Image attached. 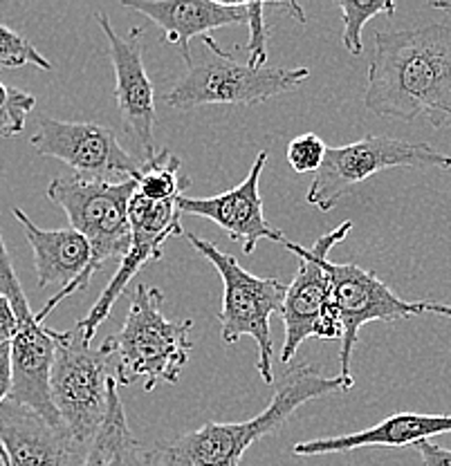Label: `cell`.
<instances>
[{
	"mask_svg": "<svg viewBox=\"0 0 451 466\" xmlns=\"http://www.w3.org/2000/svg\"><path fill=\"white\" fill-rule=\"evenodd\" d=\"M364 106L391 119L425 115L434 128L451 126V27L377 32Z\"/></svg>",
	"mask_w": 451,
	"mask_h": 466,
	"instance_id": "cell-1",
	"label": "cell"
},
{
	"mask_svg": "<svg viewBox=\"0 0 451 466\" xmlns=\"http://www.w3.org/2000/svg\"><path fill=\"white\" fill-rule=\"evenodd\" d=\"M355 386L353 377H326L310 363L292 366L281 377L270 406L247 421L200 426L171 441L153 446L142 453L144 466H241L251 444L279 431L294 410L319 397L346 392Z\"/></svg>",
	"mask_w": 451,
	"mask_h": 466,
	"instance_id": "cell-2",
	"label": "cell"
},
{
	"mask_svg": "<svg viewBox=\"0 0 451 466\" xmlns=\"http://www.w3.org/2000/svg\"><path fill=\"white\" fill-rule=\"evenodd\" d=\"M164 294L150 285L130 291V308L118 334L106 337L118 386L142 381L153 392L159 383H178L193 343L191 319L171 320L162 314Z\"/></svg>",
	"mask_w": 451,
	"mask_h": 466,
	"instance_id": "cell-3",
	"label": "cell"
},
{
	"mask_svg": "<svg viewBox=\"0 0 451 466\" xmlns=\"http://www.w3.org/2000/svg\"><path fill=\"white\" fill-rule=\"evenodd\" d=\"M210 56L187 63V72L164 95L171 108L191 110L200 106H259L263 101L292 92L310 76L308 67H250L222 50L210 34L202 36Z\"/></svg>",
	"mask_w": 451,
	"mask_h": 466,
	"instance_id": "cell-4",
	"label": "cell"
},
{
	"mask_svg": "<svg viewBox=\"0 0 451 466\" xmlns=\"http://www.w3.org/2000/svg\"><path fill=\"white\" fill-rule=\"evenodd\" d=\"M55 341V363L50 372L52 404L70 435L88 449L106 415L108 381L113 361L106 343L92 348L77 323L67 332L50 329Z\"/></svg>",
	"mask_w": 451,
	"mask_h": 466,
	"instance_id": "cell-5",
	"label": "cell"
},
{
	"mask_svg": "<svg viewBox=\"0 0 451 466\" xmlns=\"http://www.w3.org/2000/svg\"><path fill=\"white\" fill-rule=\"evenodd\" d=\"M189 242L216 267L222 279L220 339L231 346L242 337H251L259 346V375L263 383H274V343L270 319L281 314L288 285L279 279H261L247 271L234 256L225 254L205 238L184 233Z\"/></svg>",
	"mask_w": 451,
	"mask_h": 466,
	"instance_id": "cell-6",
	"label": "cell"
},
{
	"mask_svg": "<svg viewBox=\"0 0 451 466\" xmlns=\"http://www.w3.org/2000/svg\"><path fill=\"white\" fill-rule=\"evenodd\" d=\"M353 231V222L346 220L326 236L317 238L314 245L303 247L283 240V245L299 258V269L288 285L281 317H283L285 341L281 348V361L290 363L299 348L308 339L342 341L343 325L333 300V283L326 271L328 254L334 245Z\"/></svg>",
	"mask_w": 451,
	"mask_h": 466,
	"instance_id": "cell-7",
	"label": "cell"
},
{
	"mask_svg": "<svg viewBox=\"0 0 451 466\" xmlns=\"http://www.w3.org/2000/svg\"><path fill=\"white\" fill-rule=\"evenodd\" d=\"M90 245V271L104 262L121 260L130 247L128 207L135 196V177L124 182H99L84 177H56L46 191Z\"/></svg>",
	"mask_w": 451,
	"mask_h": 466,
	"instance_id": "cell-8",
	"label": "cell"
},
{
	"mask_svg": "<svg viewBox=\"0 0 451 466\" xmlns=\"http://www.w3.org/2000/svg\"><path fill=\"white\" fill-rule=\"evenodd\" d=\"M389 168H451V157L431 144L384 135H373L348 146H328L305 200L319 211H331L353 187Z\"/></svg>",
	"mask_w": 451,
	"mask_h": 466,
	"instance_id": "cell-9",
	"label": "cell"
},
{
	"mask_svg": "<svg viewBox=\"0 0 451 466\" xmlns=\"http://www.w3.org/2000/svg\"><path fill=\"white\" fill-rule=\"evenodd\" d=\"M0 294L9 300L16 317V334L12 339V392L9 401L26 406L46 417L50 424L63 426L59 412L52 404L50 372L55 363V341L50 328L36 320L21 280L14 271L0 233Z\"/></svg>",
	"mask_w": 451,
	"mask_h": 466,
	"instance_id": "cell-10",
	"label": "cell"
},
{
	"mask_svg": "<svg viewBox=\"0 0 451 466\" xmlns=\"http://www.w3.org/2000/svg\"><path fill=\"white\" fill-rule=\"evenodd\" d=\"M30 144L38 155L59 159L75 168L77 177L84 179L124 182L135 177L142 168L138 155H130L113 130L92 121H61L41 116Z\"/></svg>",
	"mask_w": 451,
	"mask_h": 466,
	"instance_id": "cell-11",
	"label": "cell"
},
{
	"mask_svg": "<svg viewBox=\"0 0 451 466\" xmlns=\"http://www.w3.org/2000/svg\"><path fill=\"white\" fill-rule=\"evenodd\" d=\"M326 271L333 283V300L343 325L342 350H339V366L343 377L351 375L353 352H355L360 329L373 320L393 323V320L418 317L422 303L402 300L384 280L377 279L375 271L362 269L351 262L326 260Z\"/></svg>",
	"mask_w": 451,
	"mask_h": 466,
	"instance_id": "cell-12",
	"label": "cell"
},
{
	"mask_svg": "<svg viewBox=\"0 0 451 466\" xmlns=\"http://www.w3.org/2000/svg\"><path fill=\"white\" fill-rule=\"evenodd\" d=\"M97 25L108 41V55L115 70V96L118 115L126 135L138 146L139 162L158 155L155 148V90L150 84L142 56V27H130L119 34L106 14H97Z\"/></svg>",
	"mask_w": 451,
	"mask_h": 466,
	"instance_id": "cell-13",
	"label": "cell"
},
{
	"mask_svg": "<svg viewBox=\"0 0 451 466\" xmlns=\"http://www.w3.org/2000/svg\"><path fill=\"white\" fill-rule=\"evenodd\" d=\"M182 213L178 211V200H167V202H149L142 200L139 196H133L128 207V220H130V247L126 251L124 258L119 260V269L115 271L113 279L108 280L106 289L101 291V296L97 299V303L92 305L88 317L77 320L84 329L86 339L92 341L95 332L99 329V325L108 319V314L113 312L115 303L124 289L128 288V283L133 280V276H138V271L142 269L149 262L162 258V247L169 238L184 236Z\"/></svg>",
	"mask_w": 451,
	"mask_h": 466,
	"instance_id": "cell-14",
	"label": "cell"
},
{
	"mask_svg": "<svg viewBox=\"0 0 451 466\" xmlns=\"http://www.w3.org/2000/svg\"><path fill=\"white\" fill-rule=\"evenodd\" d=\"M268 164V150H261L251 164L250 173L239 187L213 198H178V211L207 218L216 222L231 240L241 242L245 254H254L261 240L283 242V233L272 227L263 216L261 198V175Z\"/></svg>",
	"mask_w": 451,
	"mask_h": 466,
	"instance_id": "cell-15",
	"label": "cell"
},
{
	"mask_svg": "<svg viewBox=\"0 0 451 466\" xmlns=\"http://www.w3.org/2000/svg\"><path fill=\"white\" fill-rule=\"evenodd\" d=\"M14 216L21 222L27 242L34 251V269H36L38 288L61 285V289L36 312V320L43 325L47 314L66 300L67 296L88 289L92 280L90 271V245L75 229H41L30 220L23 208H14Z\"/></svg>",
	"mask_w": 451,
	"mask_h": 466,
	"instance_id": "cell-16",
	"label": "cell"
},
{
	"mask_svg": "<svg viewBox=\"0 0 451 466\" xmlns=\"http://www.w3.org/2000/svg\"><path fill=\"white\" fill-rule=\"evenodd\" d=\"M0 444L12 466H79L86 455L66 426L9 400L0 406Z\"/></svg>",
	"mask_w": 451,
	"mask_h": 466,
	"instance_id": "cell-17",
	"label": "cell"
},
{
	"mask_svg": "<svg viewBox=\"0 0 451 466\" xmlns=\"http://www.w3.org/2000/svg\"><path fill=\"white\" fill-rule=\"evenodd\" d=\"M124 7L144 14L162 27L169 43L182 47L184 61H191L189 43L196 36H207L218 27L247 25L250 3H213V0H124Z\"/></svg>",
	"mask_w": 451,
	"mask_h": 466,
	"instance_id": "cell-18",
	"label": "cell"
},
{
	"mask_svg": "<svg viewBox=\"0 0 451 466\" xmlns=\"http://www.w3.org/2000/svg\"><path fill=\"white\" fill-rule=\"evenodd\" d=\"M445 433H451V415L395 412V415H389L380 424L371 426L366 431H357V433L351 435L299 441V444H294L292 453L301 455V458H313V455L348 453V451L368 449V446L405 449V446H415L418 441L431 440V437Z\"/></svg>",
	"mask_w": 451,
	"mask_h": 466,
	"instance_id": "cell-19",
	"label": "cell"
},
{
	"mask_svg": "<svg viewBox=\"0 0 451 466\" xmlns=\"http://www.w3.org/2000/svg\"><path fill=\"white\" fill-rule=\"evenodd\" d=\"M118 388L115 377H110L104 421L92 437L79 466H144L142 451L128 429Z\"/></svg>",
	"mask_w": 451,
	"mask_h": 466,
	"instance_id": "cell-20",
	"label": "cell"
},
{
	"mask_svg": "<svg viewBox=\"0 0 451 466\" xmlns=\"http://www.w3.org/2000/svg\"><path fill=\"white\" fill-rule=\"evenodd\" d=\"M189 184L191 179L180 173V157L162 148L153 159L144 162L135 175V196L149 202L178 200L184 196Z\"/></svg>",
	"mask_w": 451,
	"mask_h": 466,
	"instance_id": "cell-21",
	"label": "cell"
},
{
	"mask_svg": "<svg viewBox=\"0 0 451 466\" xmlns=\"http://www.w3.org/2000/svg\"><path fill=\"white\" fill-rule=\"evenodd\" d=\"M339 12L343 18V34L342 43L353 56H360L364 52L362 43V29L371 18L380 16V14H395V3L393 0H371V3H357V0H339Z\"/></svg>",
	"mask_w": 451,
	"mask_h": 466,
	"instance_id": "cell-22",
	"label": "cell"
},
{
	"mask_svg": "<svg viewBox=\"0 0 451 466\" xmlns=\"http://www.w3.org/2000/svg\"><path fill=\"white\" fill-rule=\"evenodd\" d=\"M268 7L274 9H285V12L292 14L294 18L301 23H305L303 9L294 3H250V21H247V29H250V41H247V66L259 70V67L268 66V38L270 29L265 25L263 12Z\"/></svg>",
	"mask_w": 451,
	"mask_h": 466,
	"instance_id": "cell-23",
	"label": "cell"
},
{
	"mask_svg": "<svg viewBox=\"0 0 451 466\" xmlns=\"http://www.w3.org/2000/svg\"><path fill=\"white\" fill-rule=\"evenodd\" d=\"M36 108L34 95L18 87H9L0 81V137H16L26 128L27 115Z\"/></svg>",
	"mask_w": 451,
	"mask_h": 466,
	"instance_id": "cell-24",
	"label": "cell"
},
{
	"mask_svg": "<svg viewBox=\"0 0 451 466\" xmlns=\"http://www.w3.org/2000/svg\"><path fill=\"white\" fill-rule=\"evenodd\" d=\"M34 66L38 70H52V63L47 61L36 47L27 41L16 29L0 23V67H26Z\"/></svg>",
	"mask_w": 451,
	"mask_h": 466,
	"instance_id": "cell-25",
	"label": "cell"
},
{
	"mask_svg": "<svg viewBox=\"0 0 451 466\" xmlns=\"http://www.w3.org/2000/svg\"><path fill=\"white\" fill-rule=\"evenodd\" d=\"M326 150L328 146L319 135H299L288 146V164L294 173H317L326 157Z\"/></svg>",
	"mask_w": 451,
	"mask_h": 466,
	"instance_id": "cell-26",
	"label": "cell"
},
{
	"mask_svg": "<svg viewBox=\"0 0 451 466\" xmlns=\"http://www.w3.org/2000/svg\"><path fill=\"white\" fill-rule=\"evenodd\" d=\"M414 449L420 453L422 464L425 466H451V449H445V446L434 444L431 440L418 441Z\"/></svg>",
	"mask_w": 451,
	"mask_h": 466,
	"instance_id": "cell-27",
	"label": "cell"
},
{
	"mask_svg": "<svg viewBox=\"0 0 451 466\" xmlns=\"http://www.w3.org/2000/svg\"><path fill=\"white\" fill-rule=\"evenodd\" d=\"M12 392V343L0 346V406L9 400Z\"/></svg>",
	"mask_w": 451,
	"mask_h": 466,
	"instance_id": "cell-28",
	"label": "cell"
},
{
	"mask_svg": "<svg viewBox=\"0 0 451 466\" xmlns=\"http://www.w3.org/2000/svg\"><path fill=\"white\" fill-rule=\"evenodd\" d=\"M14 334H16V317H14L9 300L0 294V346L12 343Z\"/></svg>",
	"mask_w": 451,
	"mask_h": 466,
	"instance_id": "cell-29",
	"label": "cell"
},
{
	"mask_svg": "<svg viewBox=\"0 0 451 466\" xmlns=\"http://www.w3.org/2000/svg\"><path fill=\"white\" fill-rule=\"evenodd\" d=\"M422 312L438 314V317L451 319V305H445V303H422Z\"/></svg>",
	"mask_w": 451,
	"mask_h": 466,
	"instance_id": "cell-30",
	"label": "cell"
},
{
	"mask_svg": "<svg viewBox=\"0 0 451 466\" xmlns=\"http://www.w3.org/2000/svg\"><path fill=\"white\" fill-rule=\"evenodd\" d=\"M0 466H12L9 464V458H7V453H5L3 444H0Z\"/></svg>",
	"mask_w": 451,
	"mask_h": 466,
	"instance_id": "cell-31",
	"label": "cell"
}]
</instances>
